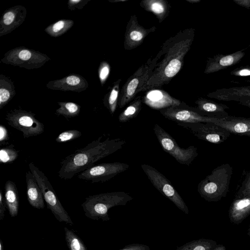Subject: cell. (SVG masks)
<instances>
[{"mask_svg": "<svg viewBox=\"0 0 250 250\" xmlns=\"http://www.w3.org/2000/svg\"><path fill=\"white\" fill-rule=\"evenodd\" d=\"M46 86L51 90L81 92L88 88V83L80 75L71 74L60 79L48 82Z\"/></svg>", "mask_w": 250, "mask_h": 250, "instance_id": "obj_19", "label": "cell"}, {"mask_svg": "<svg viewBox=\"0 0 250 250\" xmlns=\"http://www.w3.org/2000/svg\"><path fill=\"white\" fill-rule=\"evenodd\" d=\"M195 32L191 27L180 30L163 43L161 47L162 59L158 62L140 92L162 87L179 72L194 41Z\"/></svg>", "mask_w": 250, "mask_h": 250, "instance_id": "obj_1", "label": "cell"}, {"mask_svg": "<svg viewBox=\"0 0 250 250\" xmlns=\"http://www.w3.org/2000/svg\"><path fill=\"white\" fill-rule=\"evenodd\" d=\"M249 215L250 197L234 199L229 210L230 221L234 224H240Z\"/></svg>", "mask_w": 250, "mask_h": 250, "instance_id": "obj_23", "label": "cell"}, {"mask_svg": "<svg viewBox=\"0 0 250 250\" xmlns=\"http://www.w3.org/2000/svg\"><path fill=\"white\" fill-rule=\"evenodd\" d=\"M159 111L165 118L177 123H215L219 120L202 116L185 103L179 106L170 107Z\"/></svg>", "mask_w": 250, "mask_h": 250, "instance_id": "obj_13", "label": "cell"}, {"mask_svg": "<svg viewBox=\"0 0 250 250\" xmlns=\"http://www.w3.org/2000/svg\"><path fill=\"white\" fill-rule=\"evenodd\" d=\"M212 250H227L225 247L222 245H217Z\"/></svg>", "mask_w": 250, "mask_h": 250, "instance_id": "obj_43", "label": "cell"}, {"mask_svg": "<svg viewBox=\"0 0 250 250\" xmlns=\"http://www.w3.org/2000/svg\"><path fill=\"white\" fill-rule=\"evenodd\" d=\"M241 136H245L250 137V132L245 133L242 134Z\"/></svg>", "mask_w": 250, "mask_h": 250, "instance_id": "obj_47", "label": "cell"}, {"mask_svg": "<svg viewBox=\"0 0 250 250\" xmlns=\"http://www.w3.org/2000/svg\"><path fill=\"white\" fill-rule=\"evenodd\" d=\"M228 130L231 134L238 135L250 132V118L229 115L214 123Z\"/></svg>", "mask_w": 250, "mask_h": 250, "instance_id": "obj_22", "label": "cell"}, {"mask_svg": "<svg viewBox=\"0 0 250 250\" xmlns=\"http://www.w3.org/2000/svg\"><path fill=\"white\" fill-rule=\"evenodd\" d=\"M207 96L219 101L235 102L250 108V85L218 89Z\"/></svg>", "mask_w": 250, "mask_h": 250, "instance_id": "obj_15", "label": "cell"}, {"mask_svg": "<svg viewBox=\"0 0 250 250\" xmlns=\"http://www.w3.org/2000/svg\"><path fill=\"white\" fill-rule=\"evenodd\" d=\"M246 197H250V167L242 172L234 194V199Z\"/></svg>", "mask_w": 250, "mask_h": 250, "instance_id": "obj_29", "label": "cell"}, {"mask_svg": "<svg viewBox=\"0 0 250 250\" xmlns=\"http://www.w3.org/2000/svg\"><path fill=\"white\" fill-rule=\"evenodd\" d=\"M27 10L17 5L4 11L0 20V37L6 35L20 26L25 21Z\"/></svg>", "mask_w": 250, "mask_h": 250, "instance_id": "obj_16", "label": "cell"}, {"mask_svg": "<svg viewBox=\"0 0 250 250\" xmlns=\"http://www.w3.org/2000/svg\"><path fill=\"white\" fill-rule=\"evenodd\" d=\"M237 5L247 9H250V0H233Z\"/></svg>", "mask_w": 250, "mask_h": 250, "instance_id": "obj_42", "label": "cell"}, {"mask_svg": "<svg viewBox=\"0 0 250 250\" xmlns=\"http://www.w3.org/2000/svg\"><path fill=\"white\" fill-rule=\"evenodd\" d=\"M216 246L213 240L201 238L188 242L175 250H212Z\"/></svg>", "mask_w": 250, "mask_h": 250, "instance_id": "obj_31", "label": "cell"}, {"mask_svg": "<svg viewBox=\"0 0 250 250\" xmlns=\"http://www.w3.org/2000/svg\"><path fill=\"white\" fill-rule=\"evenodd\" d=\"M129 165L122 162L104 163L85 169L79 173L80 179L90 181L91 183L104 182L127 170Z\"/></svg>", "mask_w": 250, "mask_h": 250, "instance_id": "obj_12", "label": "cell"}, {"mask_svg": "<svg viewBox=\"0 0 250 250\" xmlns=\"http://www.w3.org/2000/svg\"><path fill=\"white\" fill-rule=\"evenodd\" d=\"M232 167L223 164L213 169L197 186L199 195L208 202H217L225 197L229 190Z\"/></svg>", "mask_w": 250, "mask_h": 250, "instance_id": "obj_4", "label": "cell"}, {"mask_svg": "<svg viewBox=\"0 0 250 250\" xmlns=\"http://www.w3.org/2000/svg\"><path fill=\"white\" fill-rule=\"evenodd\" d=\"M154 26L146 28L141 26L138 21L136 15H132L126 26L124 47L126 50H131L140 46L149 34L155 32Z\"/></svg>", "mask_w": 250, "mask_h": 250, "instance_id": "obj_14", "label": "cell"}, {"mask_svg": "<svg viewBox=\"0 0 250 250\" xmlns=\"http://www.w3.org/2000/svg\"><path fill=\"white\" fill-rule=\"evenodd\" d=\"M186 1L191 3H196L201 1L200 0H186Z\"/></svg>", "mask_w": 250, "mask_h": 250, "instance_id": "obj_44", "label": "cell"}, {"mask_svg": "<svg viewBox=\"0 0 250 250\" xmlns=\"http://www.w3.org/2000/svg\"><path fill=\"white\" fill-rule=\"evenodd\" d=\"M199 139L214 144H220L226 141L231 133L217 124L211 123H177Z\"/></svg>", "mask_w": 250, "mask_h": 250, "instance_id": "obj_11", "label": "cell"}, {"mask_svg": "<svg viewBox=\"0 0 250 250\" xmlns=\"http://www.w3.org/2000/svg\"><path fill=\"white\" fill-rule=\"evenodd\" d=\"M15 87L12 80L0 75V109L5 106L16 95Z\"/></svg>", "mask_w": 250, "mask_h": 250, "instance_id": "obj_26", "label": "cell"}, {"mask_svg": "<svg viewBox=\"0 0 250 250\" xmlns=\"http://www.w3.org/2000/svg\"><path fill=\"white\" fill-rule=\"evenodd\" d=\"M50 60L47 55L39 51L19 46L7 51L0 62L31 70L41 67Z\"/></svg>", "mask_w": 250, "mask_h": 250, "instance_id": "obj_7", "label": "cell"}, {"mask_svg": "<svg viewBox=\"0 0 250 250\" xmlns=\"http://www.w3.org/2000/svg\"><path fill=\"white\" fill-rule=\"evenodd\" d=\"M141 167L150 182L162 195L181 211L188 214L189 209L187 205L170 181L151 166L142 164Z\"/></svg>", "mask_w": 250, "mask_h": 250, "instance_id": "obj_10", "label": "cell"}, {"mask_svg": "<svg viewBox=\"0 0 250 250\" xmlns=\"http://www.w3.org/2000/svg\"><path fill=\"white\" fill-rule=\"evenodd\" d=\"M143 97H136L119 115L120 123H124L136 117L142 108Z\"/></svg>", "mask_w": 250, "mask_h": 250, "instance_id": "obj_28", "label": "cell"}, {"mask_svg": "<svg viewBox=\"0 0 250 250\" xmlns=\"http://www.w3.org/2000/svg\"><path fill=\"white\" fill-rule=\"evenodd\" d=\"M9 139L8 132L5 126L2 125H0V143L2 144L8 141Z\"/></svg>", "mask_w": 250, "mask_h": 250, "instance_id": "obj_41", "label": "cell"}, {"mask_svg": "<svg viewBox=\"0 0 250 250\" xmlns=\"http://www.w3.org/2000/svg\"><path fill=\"white\" fill-rule=\"evenodd\" d=\"M60 107L56 110V114L66 118L77 116L81 111V106L76 103L70 102H58Z\"/></svg>", "mask_w": 250, "mask_h": 250, "instance_id": "obj_32", "label": "cell"}, {"mask_svg": "<svg viewBox=\"0 0 250 250\" xmlns=\"http://www.w3.org/2000/svg\"><path fill=\"white\" fill-rule=\"evenodd\" d=\"M74 22L72 20L62 19L50 24L46 27L44 31L49 36L58 37L62 35L74 25Z\"/></svg>", "mask_w": 250, "mask_h": 250, "instance_id": "obj_30", "label": "cell"}, {"mask_svg": "<svg viewBox=\"0 0 250 250\" xmlns=\"http://www.w3.org/2000/svg\"><path fill=\"white\" fill-rule=\"evenodd\" d=\"M28 166L42 192L47 208L59 222L73 225L70 217L61 203L47 177L33 163H30Z\"/></svg>", "mask_w": 250, "mask_h": 250, "instance_id": "obj_6", "label": "cell"}, {"mask_svg": "<svg viewBox=\"0 0 250 250\" xmlns=\"http://www.w3.org/2000/svg\"><path fill=\"white\" fill-rule=\"evenodd\" d=\"M247 234L250 237V225L249 228L248 229Z\"/></svg>", "mask_w": 250, "mask_h": 250, "instance_id": "obj_48", "label": "cell"}, {"mask_svg": "<svg viewBox=\"0 0 250 250\" xmlns=\"http://www.w3.org/2000/svg\"><path fill=\"white\" fill-rule=\"evenodd\" d=\"M119 250H150L149 247L144 244H132L125 246Z\"/></svg>", "mask_w": 250, "mask_h": 250, "instance_id": "obj_39", "label": "cell"}, {"mask_svg": "<svg viewBox=\"0 0 250 250\" xmlns=\"http://www.w3.org/2000/svg\"><path fill=\"white\" fill-rule=\"evenodd\" d=\"M6 205L2 190L0 189V220H3L6 210Z\"/></svg>", "mask_w": 250, "mask_h": 250, "instance_id": "obj_40", "label": "cell"}, {"mask_svg": "<svg viewBox=\"0 0 250 250\" xmlns=\"http://www.w3.org/2000/svg\"><path fill=\"white\" fill-rule=\"evenodd\" d=\"M65 238L69 250H87L81 238L72 230L64 228Z\"/></svg>", "mask_w": 250, "mask_h": 250, "instance_id": "obj_33", "label": "cell"}, {"mask_svg": "<svg viewBox=\"0 0 250 250\" xmlns=\"http://www.w3.org/2000/svg\"><path fill=\"white\" fill-rule=\"evenodd\" d=\"M231 75L236 77L250 76V65L241 66L237 67L230 72Z\"/></svg>", "mask_w": 250, "mask_h": 250, "instance_id": "obj_38", "label": "cell"}, {"mask_svg": "<svg viewBox=\"0 0 250 250\" xmlns=\"http://www.w3.org/2000/svg\"><path fill=\"white\" fill-rule=\"evenodd\" d=\"M82 136V133L78 130L71 129L65 130L61 133L56 138L57 143H64L72 141Z\"/></svg>", "mask_w": 250, "mask_h": 250, "instance_id": "obj_35", "label": "cell"}, {"mask_svg": "<svg viewBox=\"0 0 250 250\" xmlns=\"http://www.w3.org/2000/svg\"><path fill=\"white\" fill-rule=\"evenodd\" d=\"M157 140L164 151L173 157L180 164L189 166L198 156L197 148L193 146L184 148L175 139L157 124L153 127Z\"/></svg>", "mask_w": 250, "mask_h": 250, "instance_id": "obj_8", "label": "cell"}, {"mask_svg": "<svg viewBox=\"0 0 250 250\" xmlns=\"http://www.w3.org/2000/svg\"><path fill=\"white\" fill-rule=\"evenodd\" d=\"M133 199L124 191L103 193L86 197L82 207L84 215L89 219L107 221L110 220L108 213L110 208L125 206Z\"/></svg>", "mask_w": 250, "mask_h": 250, "instance_id": "obj_3", "label": "cell"}, {"mask_svg": "<svg viewBox=\"0 0 250 250\" xmlns=\"http://www.w3.org/2000/svg\"><path fill=\"white\" fill-rule=\"evenodd\" d=\"M5 119L9 125L21 132L24 138L40 135L44 131L43 124L31 111L13 109L7 113Z\"/></svg>", "mask_w": 250, "mask_h": 250, "instance_id": "obj_9", "label": "cell"}, {"mask_svg": "<svg viewBox=\"0 0 250 250\" xmlns=\"http://www.w3.org/2000/svg\"><path fill=\"white\" fill-rule=\"evenodd\" d=\"M91 0H69L67 8L71 11L82 9Z\"/></svg>", "mask_w": 250, "mask_h": 250, "instance_id": "obj_37", "label": "cell"}, {"mask_svg": "<svg viewBox=\"0 0 250 250\" xmlns=\"http://www.w3.org/2000/svg\"><path fill=\"white\" fill-rule=\"evenodd\" d=\"M143 103L151 108L159 110L179 106L184 103L172 97L167 92L158 88L147 91L143 97Z\"/></svg>", "mask_w": 250, "mask_h": 250, "instance_id": "obj_17", "label": "cell"}, {"mask_svg": "<svg viewBox=\"0 0 250 250\" xmlns=\"http://www.w3.org/2000/svg\"><path fill=\"white\" fill-rule=\"evenodd\" d=\"M103 136L65 157L60 163L59 177L64 180L71 179L94 166L99 160L120 149L126 144V141L121 138H107L102 141Z\"/></svg>", "mask_w": 250, "mask_h": 250, "instance_id": "obj_2", "label": "cell"}, {"mask_svg": "<svg viewBox=\"0 0 250 250\" xmlns=\"http://www.w3.org/2000/svg\"><path fill=\"white\" fill-rule=\"evenodd\" d=\"M162 56L161 49L153 58H150L127 79L120 90L118 105L124 107L135 97L148 80L158 61Z\"/></svg>", "mask_w": 250, "mask_h": 250, "instance_id": "obj_5", "label": "cell"}, {"mask_svg": "<svg viewBox=\"0 0 250 250\" xmlns=\"http://www.w3.org/2000/svg\"><path fill=\"white\" fill-rule=\"evenodd\" d=\"M110 2H123L125 1L126 0H108Z\"/></svg>", "mask_w": 250, "mask_h": 250, "instance_id": "obj_46", "label": "cell"}, {"mask_svg": "<svg viewBox=\"0 0 250 250\" xmlns=\"http://www.w3.org/2000/svg\"><path fill=\"white\" fill-rule=\"evenodd\" d=\"M245 55L241 50L229 54H218L208 57L206 61L204 73L209 74L223 70L239 63Z\"/></svg>", "mask_w": 250, "mask_h": 250, "instance_id": "obj_18", "label": "cell"}, {"mask_svg": "<svg viewBox=\"0 0 250 250\" xmlns=\"http://www.w3.org/2000/svg\"><path fill=\"white\" fill-rule=\"evenodd\" d=\"M25 179L26 195L29 204L37 209L44 208V200L42 192L34 175L30 171L26 172Z\"/></svg>", "mask_w": 250, "mask_h": 250, "instance_id": "obj_21", "label": "cell"}, {"mask_svg": "<svg viewBox=\"0 0 250 250\" xmlns=\"http://www.w3.org/2000/svg\"><path fill=\"white\" fill-rule=\"evenodd\" d=\"M122 79H119L113 83L110 90L105 95L103 103L104 105L113 115L116 110L120 95V84Z\"/></svg>", "mask_w": 250, "mask_h": 250, "instance_id": "obj_27", "label": "cell"}, {"mask_svg": "<svg viewBox=\"0 0 250 250\" xmlns=\"http://www.w3.org/2000/svg\"><path fill=\"white\" fill-rule=\"evenodd\" d=\"M145 10L153 13L161 23L168 16L171 6L166 0H143L140 3Z\"/></svg>", "mask_w": 250, "mask_h": 250, "instance_id": "obj_24", "label": "cell"}, {"mask_svg": "<svg viewBox=\"0 0 250 250\" xmlns=\"http://www.w3.org/2000/svg\"><path fill=\"white\" fill-rule=\"evenodd\" d=\"M196 106L192 109L200 115L209 118L223 119L229 115L226 110L229 107L226 104L200 97L195 102Z\"/></svg>", "mask_w": 250, "mask_h": 250, "instance_id": "obj_20", "label": "cell"}, {"mask_svg": "<svg viewBox=\"0 0 250 250\" xmlns=\"http://www.w3.org/2000/svg\"><path fill=\"white\" fill-rule=\"evenodd\" d=\"M110 66L106 61L102 62L98 69L99 78L101 84L103 85L105 83L110 73Z\"/></svg>", "mask_w": 250, "mask_h": 250, "instance_id": "obj_36", "label": "cell"}, {"mask_svg": "<svg viewBox=\"0 0 250 250\" xmlns=\"http://www.w3.org/2000/svg\"><path fill=\"white\" fill-rule=\"evenodd\" d=\"M19 151L14 148V146L11 145L0 149V163L1 164H9L15 161L19 156Z\"/></svg>", "mask_w": 250, "mask_h": 250, "instance_id": "obj_34", "label": "cell"}, {"mask_svg": "<svg viewBox=\"0 0 250 250\" xmlns=\"http://www.w3.org/2000/svg\"><path fill=\"white\" fill-rule=\"evenodd\" d=\"M0 250H4V245L1 240H0Z\"/></svg>", "mask_w": 250, "mask_h": 250, "instance_id": "obj_45", "label": "cell"}, {"mask_svg": "<svg viewBox=\"0 0 250 250\" xmlns=\"http://www.w3.org/2000/svg\"><path fill=\"white\" fill-rule=\"evenodd\" d=\"M4 199L10 216L12 217L16 216L19 208V194L15 184L9 180L4 185Z\"/></svg>", "mask_w": 250, "mask_h": 250, "instance_id": "obj_25", "label": "cell"}]
</instances>
